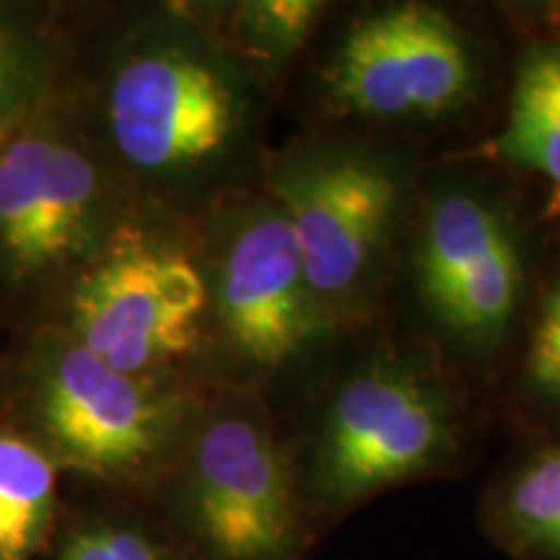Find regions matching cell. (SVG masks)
<instances>
[{
    "instance_id": "obj_1",
    "label": "cell",
    "mask_w": 560,
    "mask_h": 560,
    "mask_svg": "<svg viewBox=\"0 0 560 560\" xmlns=\"http://www.w3.org/2000/svg\"><path fill=\"white\" fill-rule=\"evenodd\" d=\"M26 384L32 441L58 470L138 486L172 467L177 408L145 376L107 366L66 332L37 342Z\"/></svg>"
},
{
    "instance_id": "obj_2",
    "label": "cell",
    "mask_w": 560,
    "mask_h": 560,
    "mask_svg": "<svg viewBox=\"0 0 560 560\" xmlns=\"http://www.w3.org/2000/svg\"><path fill=\"white\" fill-rule=\"evenodd\" d=\"M172 467L179 545L192 560L304 558V495L265 425L242 416L210 420Z\"/></svg>"
},
{
    "instance_id": "obj_3",
    "label": "cell",
    "mask_w": 560,
    "mask_h": 560,
    "mask_svg": "<svg viewBox=\"0 0 560 560\" xmlns=\"http://www.w3.org/2000/svg\"><path fill=\"white\" fill-rule=\"evenodd\" d=\"M457 450L450 408L400 366H371L338 392L314 444V506L338 516L371 495L423 478Z\"/></svg>"
},
{
    "instance_id": "obj_4",
    "label": "cell",
    "mask_w": 560,
    "mask_h": 560,
    "mask_svg": "<svg viewBox=\"0 0 560 560\" xmlns=\"http://www.w3.org/2000/svg\"><path fill=\"white\" fill-rule=\"evenodd\" d=\"M206 304L192 260L125 231L75 283L68 335L107 366L149 376L192 350Z\"/></svg>"
},
{
    "instance_id": "obj_5",
    "label": "cell",
    "mask_w": 560,
    "mask_h": 560,
    "mask_svg": "<svg viewBox=\"0 0 560 560\" xmlns=\"http://www.w3.org/2000/svg\"><path fill=\"white\" fill-rule=\"evenodd\" d=\"M475 62L444 11L402 3L350 26L327 89L342 109L376 120L433 117L470 96Z\"/></svg>"
},
{
    "instance_id": "obj_6",
    "label": "cell",
    "mask_w": 560,
    "mask_h": 560,
    "mask_svg": "<svg viewBox=\"0 0 560 560\" xmlns=\"http://www.w3.org/2000/svg\"><path fill=\"white\" fill-rule=\"evenodd\" d=\"M102 182L94 161L34 128L0 145V268L13 280L66 270L94 247Z\"/></svg>"
},
{
    "instance_id": "obj_7",
    "label": "cell",
    "mask_w": 560,
    "mask_h": 560,
    "mask_svg": "<svg viewBox=\"0 0 560 560\" xmlns=\"http://www.w3.org/2000/svg\"><path fill=\"white\" fill-rule=\"evenodd\" d=\"M115 145L145 172L198 166L229 143L236 96L210 62L185 50H145L117 68L107 104Z\"/></svg>"
},
{
    "instance_id": "obj_8",
    "label": "cell",
    "mask_w": 560,
    "mask_h": 560,
    "mask_svg": "<svg viewBox=\"0 0 560 560\" xmlns=\"http://www.w3.org/2000/svg\"><path fill=\"white\" fill-rule=\"evenodd\" d=\"M314 296H338L366 270L397 202L392 174L361 156L299 161L276 177Z\"/></svg>"
},
{
    "instance_id": "obj_9",
    "label": "cell",
    "mask_w": 560,
    "mask_h": 560,
    "mask_svg": "<svg viewBox=\"0 0 560 560\" xmlns=\"http://www.w3.org/2000/svg\"><path fill=\"white\" fill-rule=\"evenodd\" d=\"M418 278L446 327L462 338L493 340L520 301V249L493 208L472 195H446L425 221Z\"/></svg>"
},
{
    "instance_id": "obj_10",
    "label": "cell",
    "mask_w": 560,
    "mask_h": 560,
    "mask_svg": "<svg viewBox=\"0 0 560 560\" xmlns=\"http://www.w3.org/2000/svg\"><path fill=\"white\" fill-rule=\"evenodd\" d=\"M283 210H262L229 242L219 314L229 340L262 366H280L317 330V301Z\"/></svg>"
},
{
    "instance_id": "obj_11",
    "label": "cell",
    "mask_w": 560,
    "mask_h": 560,
    "mask_svg": "<svg viewBox=\"0 0 560 560\" xmlns=\"http://www.w3.org/2000/svg\"><path fill=\"white\" fill-rule=\"evenodd\" d=\"M58 527V467L32 439L0 431V560H34Z\"/></svg>"
},
{
    "instance_id": "obj_12",
    "label": "cell",
    "mask_w": 560,
    "mask_h": 560,
    "mask_svg": "<svg viewBox=\"0 0 560 560\" xmlns=\"http://www.w3.org/2000/svg\"><path fill=\"white\" fill-rule=\"evenodd\" d=\"M495 149L560 187V47H535L524 55Z\"/></svg>"
},
{
    "instance_id": "obj_13",
    "label": "cell",
    "mask_w": 560,
    "mask_h": 560,
    "mask_svg": "<svg viewBox=\"0 0 560 560\" xmlns=\"http://www.w3.org/2000/svg\"><path fill=\"white\" fill-rule=\"evenodd\" d=\"M488 524L509 550L560 560V446L537 454L495 490Z\"/></svg>"
},
{
    "instance_id": "obj_14",
    "label": "cell",
    "mask_w": 560,
    "mask_h": 560,
    "mask_svg": "<svg viewBox=\"0 0 560 560\" xmlns=\"http://www.w3.org/2000/svg\"><path fill=\"white\" fill-rule=\"evenodd\" d=\"M47 560H192L179 540L128 514H86L55 527Z\"/></svg>"
},
{
    "instance_id": "obj_15",
    "label": "cell",
    "mask_w": 560,
    "mask_h": 560,
    "mask_svg": "<svg viewBox=\"0 0 560 560\" xmlns=\"http://www.w3.org/2000/svg\"><path fill=\"white\" fill-rule=\"evenodd\" d=\"M322 13L312 0H262L240 9V30L255 50L270 58L296 52Z\"/></svg>"
},
{
    "instance_id": "obj_16",
    "label": "cell",
    "mask_w": 560,
    "mask_h": 560,
    "mask_svg": "<svg viewBox=\"0 0 560 560\" xmlns=\"http://www.w3.org/2000/svg\"><path fill=\"white\" fill-rule=\"evenodd\" d=\"M527 374L535 389L560 400V278L550 289L540 317H537L527 355Z\"/></svg>"
},
{
    "instance_id": "obj_17",
    "label": "cell",
    "mask_w": 560,
    "mask_h": 560,
    "mask_svg": "<svg viewBox=\"0 0 560 560\" xmlns=\"http://www.w3.org/2000/svg\"><path fill=\"white\" fill-rule=\"evenodd\" d=\"M21 102V62L9 34L0 30V130Z\"/></svg>"
}]
</instances>
